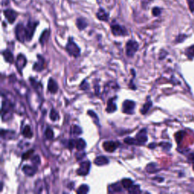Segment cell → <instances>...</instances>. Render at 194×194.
Here are the masks:
<instances>
[{"mask_svg": "<svg viewBox=\"0 0 194 194\" xmlns=\"http://www.w3.org/2000/svg\"><path fill=\"white\" fill-rule=\"evenodd\" d=\"M12 103L9 100L2 101V118L3 121H8L12 115Z\"/></svg>", "mask_w": 194, "mask_h": 194, "instance_id": "obj_1", "label": "cell"}, {"mask_svg": "<svg viewBox=\"0 0 194 194\" xmlns=\"http://www.w3.org/2000/svg\"><path fill=\"white\" fill-rule=\"evenodd\" d=\"M66 50L68 53V54L74 56V57H78L80 54V48L71 38L68 39V43H67L66 46Z\"/></svg>", "mask_w": 194, "mask_h": 194, "instance_id": "obj_2", "label": "cell"}, {"mask_svg": "<svg viewBox=\"0 0 194 194\" xmlns=\"http://www.w3.org/2000/svg\"><path fill=\"white\" fill-rule=\"evenodd\" d=\"M139 45L136 41L129 40L126 44V54L128 57H133L138 50Z\"/></svg>", "mask_w": 194, "mask_h": 194, "instance_id": "obj_3", "label": "cell"}, {"mask_svg": "<svg viewBox=\"0 0 194 194\" xmlns=\"http://www.w3.org/2000/svg\"><path fill=\"white\" fill-rule=\"evenodd\" d=\"M37 24L38 22H33V21H30L27 23V26L25 27L26 39H27V41H30L32 39Z\"/></svg>", "mask_w": 194, "mask_h": 194, "instance_id": "obj_4", "label": "cell"}, {"mask_svg": "<svg viewBox=\"0 0 194 194\" xmlns=\"http://www.w3.org/2000/svg\"><path fill=\"white\" fill-rule=\"evenodd\" d=\"M15 36L18 40L24 43L26 39V30L25 27L22 24H19L15 27Z\"/></svg>", "mask_w": 194, "mask_h": 194, "instance_id": "obj_5", "label": "cell"}, {"mask_svg": "<svg viewBox=\"0 0 194 194\" xmlns=\"http://www.w3.org/2000/svg\"><path fill=\"white\" fill-rule=\"evenodd\" d=\"M91 164L89 161L83 162L80 164V167H79L78 170H77V175H80V176H85V175H88L90 170Z\"/></svg>", "mask_w": 194, "mask_h": 194, "instance_id": "obj_6", "label": "cell"}, {"mask_svg": "<svg viewBox=\"0 0 194 194\" xmlns=\"http://www.w3.org/2000/svg\"><path fill=\"white\" fill-rule=\"evenodd\" d=\"M111 32L114 36H125L128 33L127 30L118 24H113L111 26Z\"/></svg>", "mask_w": 194, "mask_h": 194, "instance_id": "obj_7", "label": "cell"}, {"mask_svg": "<svg viewBox=\"0 0 194 194\" xmlns=\"http://www.w3.org/2000/svg\"><path fill=\"white\" fill-rule=\"evenodd\" d=\"M120 143L117 141H105L104 142L102 146L106 152H113L118 148Z\"/></svg>", "mask_w": 194, "mask_h": 194, "instance_id": "obj_8", "label": "cell"}, {"mask_svg": "<svg viewBox=\"0 0 194 194\" xmlns=\"http://www.w3.org/2000/svg\"><path fill=\"white\" fill-rule=\"evenodd\" d=\"M135 108V102L131 100H125L122 105V111L126 114H132Z\"/></svg>", "mask_w": 194, "mask_h": 194, "instance_id": "obj_9", "label": "cell"}, {"mask_svg": "<svg viewBox=\"0 0 194 194\" xmlns=\"http://www.w3.org/2000/svg\"><path fill=\"white\" fill-rule=\"evenodd\" d=\"M136 140H137V145H143L146 143L148 140L147 134H146V129H142L136 135Z\"/></svg>", "mask_w": 194, "mask_h": 194, "instance_id": "obj_10", "label": "cell"}, {"mask_svg": "<svg viewBox=\"0 0 194 194\" xmlns=\"http://www.w3.org/2000/svg\"><path fill=\"white\" fill-rule=\"evenodd\" d=\"M16 67L18 71H19V72L21 73L22 72L23 68L25 67L26 64H27V59H26V57L22 54L18 55V58H17V61H16Z\"/></svg>", "mask_w": 194, "mask_h": 194, "instance_id": "obj_11", "label": "cell"}, {"mask_svg": "<svg viewBox=\"0 0 194 194\" xmlns=\"http://www.w3.org/2000/svg\"><path fill=\"white\" fill-rule=\"evenodd\" d=\"M4 15L5 16L6 19L8 20L10 24H13L15 21L16 20L18 14L15 11L12 10V9H6L4 11Z\"/></svg>", "mask_w": 194, "mask_h": 194, "instance_id": "obj_12", "label": "cell"}, {"mask_svg": "<svg viewBox=\"0 0 194 194\" xmlns=\"http://www.w3.org/2000/svg\"><path fill=\"white\" fill-rule=\"evenodd\" d=\"M22 171L26 175L32 177L36 174V171L37 170H36V167H33V166H30V165H24V167H23Z\"/></svg>", "mask_w": 194, "mask_h": 194, "instance_id": "obj_13", "label": "cell"}, {"mask_svg": "<svg viewBox=\"0 0 194 194\" xmlns=\"http://www.w3.org/2000/svg\"><path fill=\"white\" fill-rule=\"evenodd\" d=\"M58 90H59V87L56 80H53V78H50L48 82V90L51 94H56L57 93Z\"/></svg>", "mask_w": 194, "mask_h": 194, "instance_id": "obj_14", "label": "cell"}, {"mask_svg": "<svg viewBox=\"0 0 194 194\" xmlns=\"http://www.w3.org/2000/svg\"><path fill=\"white\" fill-rule=\"evenodd\" d=\"M116 99L115 98H112V99H110L108 102V105H107L106 108V111L108 113H113L114 111H116L117 109V105H116L114 100Z\"/></svg>", "mask_w": 194, "mask_h": 194, "instance_id": "obj_15", "label": "cell"}, {"mask_svg": "<svg viewBox=\"0 0 194 194\" xmlns=\"http://www.w3.org/2000/svg\"><path fill=\"white\" fill-rule=\"evenodd\" d=\"M44 68V59L40 56H38V62L33 65V69L36 71H41Z\"/></svg>", "mask_w": 194, "mask_h": 194, "instance_id": "obj_16", "label": "cell"}, {"mask_svg": "<svg viewBox=\"0 0 194 194\" xmlns=\"http://www.w3.org/2000/svg\"><path fill=\"white\" fill-rule=\"evenodd\" d=\"M97 17L99 20L100 21H107L108 20V14L105 11V9H100L98 10L97 13Z\"/></svg>", "mask_w": 194, "mask_h": 194, "instance_id": "obj_17", "label": "cell"}, {"mask_svg": "<svg viewBox=\"0 0 194 194\" xmlns=\"http://www.w3.org/2000/svg\"><path fill=\"white\" fill-rule=\"evenodd\" d=\"M108 162H109V160L105 156H98L94 160V163L98 166L105 165L108 164Z\"/></svg>", "mask_w": 194, "mask_h": 194, "instance_id": "obj_18", "label": "cell"}, {"mask_svg": "<svg viewBox=\"0 0 194 194\" xmlns=\"http://www.w3.org/2000/svg\"><path fill=\"white\" fill-rule=\"evenodd\" d=\"M122 187L120 183L113 184L108 187V192H110V193H120L122 191Z\"/></svg>", "mask_w": 194, "mask_h": 194, "instance_id": "obj_19", "label": "cell"}, {"mask_svg": "<svg viewBox=\"0 0 194 194\" xmlns=\"http://www.w3.org/2000/svg\"><path fill=\"white\" fill-rule=\"evenodd\" d=\"M76 25H77V28L79 30H83V29H85L87 27V22L84 18H78L77 19V21H76Z\"/></svg>", "mask_w": 194, "mask_h": 194, "instance_id": "obj_20", "label": "cell"}, {"mask_svg": "<svg viewBox=\"0 0 194 194\" xmlns=\"http://www.w3.org/2000/svg\"><path fill=\"white\" fill-rule=\"evenodd\" d=\"M2 55L5 60L6 62H9V63H12V62H13L14 57L12 52L9 51V50H5V51L2 53Z\"/></svg>", "mask_w": 194, "mask_h": 194, "instance_id": "obj_21", "label": "cell"}, {"mask_svg": "<svg viewBox=\"0 0 194 194\" xmlns=\"http://www.w3.org/2000/svg\"><path fill=\"white\" fill-rule=\"evenodd\" d=\"M75 147L78 151H83L86 147V142L83 140V139L80 138L76 140Z\"/></svg>", "mask_w": 194, "mask_h": 194, "instance_id": "obj_22", "label": "cell"}, {"mask_svg": "<svg viewBox=\"0 0 194 194\" xmlns=\"http://www.w3.org/2000/svg\"><path fill=\"white\" fill-rule=\"evenodd\" d=\"M121 183V185L122 187H123V188L126 189V190H128L130 187H131L134 185V182H133L132 180L130 179V178H124Z\"/></svg>", "mask_w": 194, "mask_h": 194, "instance_id": "obj_23", "label": "cell"}, {"mask_svg": "<svg viewBox=\"0 0 194 194\" xmlns=\"http://www.w3.org/2000/svg\"><path fill=\"white\" fill-rule=\"evenodd\" d=\"M22 134L26 138H31L33 137V132L31 131V128L29 125H26L22 131Z\"/></svg>", "mask_w": 194, "mask_h": 194, "instance_id": "obj_24", "label": "cell"}, {"mask_svg": "<svg viewBox=\"0 0 194 194\" xmlns=\"http://www.w3.org/2000/svg\"><path fill=\"white\" fill-rule=\"evenodd\" d=\"M146 172H149V173L153 174L158 172V168H157L156 164H155V163H149V164L147 165V166H146Z\"/></svg>", "mask_w": 194, "mask_h": 194, "instance_id": "obj_25", "label": "cell"}, {"mask_svg": "<svg viewBox=\"0 0 194 194\" xmlns=\"http://www.w3.org/2000/svg\"><path fill=\"white\" fill-rule=\"evenodd\" d=\"M152 101H150L149 99H148L147 102H146V103H145L144 105H143V108H142V109H141V113H142V114H146V113H147L148 111H149V110L150 109V108L152 107Z\"/></svg>", "mask_w": 194, "mask_h": 194, "instance_id": "obj_26", "label": "cell"}, {"mask_svg": "<svg viewBox=\"0 0 194 194\" xmlns=\"http://www.w3.org/2000/svg\"><path fill=\"white\" fill-rule=\"evenodd\" d=\"M49 36V31L48 30H46L45 31L42 33L40 38H39V42H40V43L42 44V45H43V44L48 40Z\"/></svg>", "mask_w": 194, "mask_h": 194, "instance_id": "obj_27", "label": "cell"}, {"mask_svg": "<svg viewBox=\"0 0 194 194\" xmlns=\"http://www.w3.org/2000/svg\"><path fill=\"white\" fill-rule=\"evenodd\" d=\"M89 190L90 188L87 184H82L81 186H80L78 190H77V193L79 194H86L89 192Z\"/></svg>", "mask_w": 194, "mask_h": 194, "instance_id": "obj_28", "label": "cell"}, {"mask_svg": "<svg viewBox=\"0 0 194 194\" xmlns=\"http://www.w3.org/2000/svg\"><path fill=\"white\" fill-rule=\"evenodd\" d=\"M49 117L52 121H56L59 120V112H58L56 109H52L51 111H50Z\"/></svg>", "mask_w": 194, "mask_h": 194, "instance_id": "obj_29", "label": "cell"}, {"mask_svg": "<svg viewBox=\"0 0 194 194\" xmlns=\"http://www.w3.org/2000/svg\"><path fill=\"white\" fill-rule=\"evenodd\" d=\"M128 192L130 193H141V190L139 185H133L132 187L128 189Z\"/></svg>", "mask_w": 194, "mask_h": 194, "instance_id": "obj_30", "label": "cell"}, {"mask_svg": "<svg viewBox=\"0 0 194 194\" xmlns=\"http://www.w3.org/2000/svg\"><path fill=\"white\" fill-rule=\"evenodd\" d=\"M184 135H185V132H184V131H178V132L175 134V139H176L177 143H181V141L183 140V138H184Z\"/></svg>", "mask_w": 194, "mask_h": 194, "instance_id": "obj_31", "label": "cell"}, {"mask_svg": "<svg viewBox=\"0 0 194 194\" xmlns=\"http://www.w3.org/2000/svg\"><path fill=\"white\" fill-rule=\"evenodd\" d=\"M45 136L46 139L48 140H52L54 137V134H53V131L50 128H48L45 131Z\"/></svg>", "mask_w": 194, "mask_h": 194, "instance_id": "obj_32", "label": "cell"}, {"mask_svg": "<svg viewBox=\"0 0 194 194\" xmlns=\"http://www.w3.org/2000/svg\"><path fill=\"white\" fill-rule=\"evenodd\" d=\"M71 132H72V134H75V135H79V134H82V129L77 125H74L71 128Z\"/></svg>", "mask_w": 194, "mask_h": 194, "instance_id": "obj_33", "label": "cell"}, {"mask_svg": "<svg viewBox=\"0 0 194 194\" xmlns=\"http://www.w3.org/2000/svg\"><path fill=\"white\" fill-rule=\"evenodd\" d=\"M186 54H187V56H188V58H190V59H193V58H194V45L187 49V50L186 51Z\"/></svg>", "mask_w": 194, "mask_h": 194, "instance_id": "obj_34", "label": "cell"}, {"mask_svg": "<svg viewBox=\"0 0 194 194\" xmlns=\"http://www.w3.org/2000/svg\"><path fill=\"white\" fill-rule=\"evenodd\" d=\"M159 146L165 151H168L172 148V144L170 143H167V142H162V143H160Z\"/></svg>", "mask_w": 194, "mask_h": 194, "instance_id": "obj_35", "label": "cell"}, {"mask_svg": "<svg viewBox=\"0 0 194 194\" xmlns=\"http://www.w3.org/2000/svg\"><path fill=\"white\" fill-rule=\"evenodd\" d=\"M124 143H128V145H137L136 139L132 138V137H127V138H125Z\"/></svg>", "mask_w": 194, "mask_h": 194, "instance_id": "obj_36", "label": "cell"}, {"mask_svg": "<svg viewBox=\"0 0 194 194\" xmlns=\"http://www.w3.org/2000/svg\"><path fill=\"white\" fill-rule=\"evenodd\" d=\"M88 114H90V117H93V119H94V121L96 122V123L98 124V122H99V118H98L97 115L96 114V113L94 112V111H88Z\"/></svg>", "mask_w": 194, "mask_h": 194, "instance_id": "obj_37", "label": "cell"}, {"mask_svg": "<svg viewBox=\"0 0 194 194\" xmlns=\"http://www.w3.org/2000/svg\"><path fill=\"white\" fill-rule=\"evenodd\" d=\"M152 15H154V16H158V15H160V14L162 13V10L160 8H158V7H155L152 9Z\"/></svg>", "mask_w": 194, "mask_h": 194, "instance_id": "obj_38", "label": "cell"}, {"mask_svg": "<svg viewBox=\"0 0 194 194\" xmlns=\"http://www.w3.org/2000/svg\"><path fill=\"white\" fill-rule=\"evenodd\" d=\"M31 162H33V164L34 165H39L40 163V158H39V155H35L33 158H31Z\"/></svg>", "mask_w": 194, "mask_h": 194, "instance_id": "obj_39", "label": "cell"}, {"mask_svg": "<svg viewBox=\"0 0 194 194\" xmlns=\"http://www.w3.org/2000/svg\"><path fill=\"white\" fill-rule=\"evenodd\" d=\"M80 88L81 90H87L89 89V83H87V80H83L81 83V84H80Z\"/></svg>", "mask_w": 194, "mask_h": 194, "instance_id": "obj_40", "label": "cell"}, {"mask_svg": "<svg viewBox=\"0 0 194 194\" xmlns=\"http://www.w3.org/2000/svg\"><path fill=\"white\" fill-rule=\"evenodd\" d=\"M75 143H76V140H70L68 143V149H72L75 147Z\"/></svg>", "mask_w": 194, "mask_h": 194, "instance_id": "obj_41", "label": "cell"}, {"mask_svg": "<svg viewBox=\"0 0 194 194\" xmlns=\"http://www.w3.org/2000/svg\"><path fill=\"white\" fill-rule=\"evenodd\" d=\"M33 149H32V150H29L27 153L24 154V155H22V158L23 159H27V158H30V156H31V155L33 154Z\"/></svg>", "mask_w": 194, "mask_h": 194, "instance_id": "obj_42", "label": "cell"}, {"mask_svg": "<svg viewBox=\"0 0 194 194\" xmlns=\"http://www.w3.org/2000/svg\"><path fill=\"white\" fill-rule=\"evenodd\" d=\"M186 38H187V36H186V35H184V34L179 35V36H178V37H177L176 42L177 43H182L183 41H184V39H186Z\"/></svg>", "mask_w": 194, "mask_h": 194, "instance_id": "obj_43", "label": "cell"}, {"mask_svg": "<svg viewBox=\"0 0 194 194\" xmlns=\"http://www.w3.org/2000/svg\"><path fill=\"white\" fill-rule=\"evenodd\" d=\"M187 3H188L189 8L191 12H194V0H187Z\"/></svg>", "mask_w": 194, "mask_h": 194, "instance_id": "obj_44", "label": "cell"}, {"mask_svg": "<svg viewBox=\"0 0 194 194\" xmlns=\"http://www.w3.org/2000/svg\"><path fill=\"white\" fill-rule=\"evenodd\" d=\"M84 155H85L84 152H81V151H79V152H77V153L76 154V158H77V160L78 161V160L82 159Z\"/></svg>", "mask_w": 194, "mask_h": 194, "instance_id": "obj_45", "label": "cell"}, {"mask_svg": "<svg viewBox=\"0 0 194 194\" xmlns=\"http://www.w3.org/2000/svg\"><path fill=\"white\" fill-rule=\"evenodd\" d=\"M189 160L191 161V162H193V164L194 163V154H191V155L189 156Z\"/></svg>", "mask_w": 194, "mask_h": 194, "instance_id": "obj_46", "label": "cell"}, {"mask_svg": "<svg viewBox=\"0 0 194 194\" xmlns=\"http://www.w3.org/2000/svg\"><path fill=\"white\" fill-rule=\"evenodd\" d=\"M149 148H154V147H155V143H151V144H149Z\"/></svg>", "mask_w": 194, "mask_h": 194, "instance_id": "obj_47", "label": "cell"}, {"mask_svg": "<svg viewBox=\"0 0 194 194\" xmlns=\"http://www.w3.org/2000/svg\"><path fill=\"white\" fill-rule=\"evenodd\" d=\"M193 170H194V163H193Z\"/></svg>", "mask_w": 194, "mask_h": 194, "instance_id": "obj_48", "label": "cell"}]
</instances>
